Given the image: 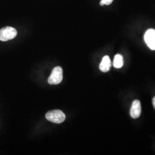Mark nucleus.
Wrapping results in <instances>:
<instances>
[{
	"label": "nucleus",
	"instance_id": "nucleus-1",
	"mask_svg": "<svg viewBox=\"0 0 155 155\" xmlns=\"http://www.w3.org/2000/svg\"><path fill=\"white\" fill-rule=\"evenodd\" d=\"M45 117L48 121L56 124H61L66 119L65 114L60 110H54L47 112Z\"/></svg>",
	"mask_w": 155,
	"mask_h": 155
},
{
	"label": "nucleus",
	"instance_id": "nucleus-2",
	"mask_svg": "<svg viewBox=\"0 0 155 155\" xmlns=\"http://www.w3.org/2000/svg\"><path fill=\"white\" fill-rule=\"evenodd\" d=\"M17 32L16 29L11 27H6L0 30V40L6 41L14 39L16 37Z\"/></svg>",
	"mask_w": 155,
	"mask_h": 155
},
{
	"label": "nucleus",
	"instance_id": "nucleus-3",
	"mask_svg": "<svg viewBox=\"0 0 155 155\" xmlns=\"http://www.w3.org/2000/svg\"><path fill=\"white\" fill-rule=\"evenodd\" d=\"M63 79V69L61 67H55L48 79L50 84H58L61 83Z\"/></svg>",
	"mask_w": 155,
	"mask_h": 155
},
{
	"label": "nucleus",
	"instance_id": "nucleus-4",
	"mask_svg": "<svg viewBox=\"0 0 155 155\" xmlns=\"http://www.w3.org/2000/svg\"><path fill=\"white\" fill-rule=\"evenodd\" d=\"M144 40L150 49L155 51V29H148L145 33Z\"/></svg>",
	"mask_w": 155,
	"mask_h": 155
},
{
	"label": "nucleus",
	"instance_id": "nucleus-5",
	"mask_svg": "<svg viewBox=\"0 0 155 155\" xmlns=\"http://www.w3.org/2000/svg\"><path fill=\"white\" fill-rule=\"evenodd\" d=\"M141 113V103L139 100H134L132 103V107L130 109V114L132 118H139Z\"/></svg>",
	"mask_w": 155,
	"mask_h": 155
},
{
	"label": "nucleus",
	"instance_id": "nucleus-6",
	"mask_svg": "<svg viewBox=\"0 0 155 155\" xmlns=\"http://www.w3.org/2000/svg\"><path fill=\"white\" fill-rule=\"evenodd\" d=\"M111 63L110 59L109 56H105L100 65V69L101 71L106 72L109 71L110 69Z\"/></svg>",
	"mask_w": 155,
	"mask_h": 155
},
{
	"label": "nucleus",
	"instance_id": "nucleus-7",
	"mask_svg": "<svg viewBox=\"0 0 155 155\" xmlns=\"http://www.w3.org/2000/svg\"><path fill=\"white\" fill-rule=\"evenodd\" d=\"M124 64V59L121 55L117 54L114 56V61H113V66L117 68H121Z\"/></svg>",
	"mask_w": 155,
	"mask_h": 155
},
{
	"label": "nucleus",
	"instance_id": "nucleus-8",
	"mask_svg": "<svg viewBox=\"0 0 155 155\" xmlns=\"http://www.w3.org/2000/svg\"><path fill=\"white\" fill-rule=\"evenodd\" d=\"M113 1V0H101L100 2V5L101 6L106 5H109L112 3V2Z\"/></svg>",
	"mask_w": 155,
	"mask_h": 155
},
{
	"label": "nucleus",
	"instance_id": "nucleus-9",
	"mask_svg": "<svg viewBox=\"0 0 155 155\" xmlns=\"http://www.w3.org/2000/svg\"><path fill=\"white\" fill-rule=\"evenodd\" d=\"M152 104H153V107H154V108L155 109V97L153 98V100H152Z\"/></svg>",
	"mask_w": 155,
	"mask_h": 155
}]
</instances>
